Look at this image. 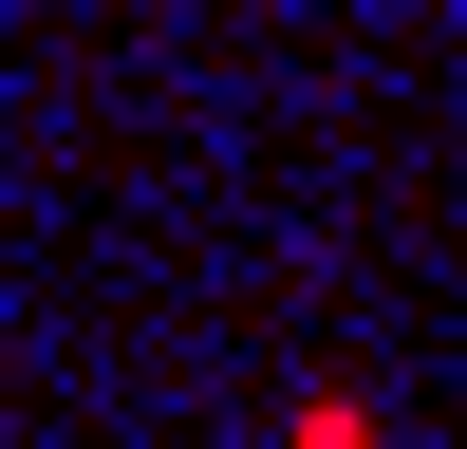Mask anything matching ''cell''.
<instances>
[{
    "label": "cell",
    "mask_w": 467,
    "mask_h": 449,
    "mask_svg": "<svg viewBox=\"0 0 467 449\" xmlns=\"http://www.w3.org/2000/svg\"><path fill=\"white\" fill-rule=\"evenodd\" d=\"M262 449H393V412H374V393H281Z\"/></svg>",
    "instance_id": "cell-1"
}]
</instances>
